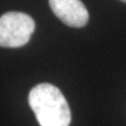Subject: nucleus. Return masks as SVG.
<instances>
[{
  "label": "nucleus",
  "mask_w": 126,
  "mask_h": 126,
  "mask_svg": "<svg viewBox=\"0 0 126 126\" xmlns=\"http://www.w3.org/2000/svg\"><path fill=\"white\" fill-rule=\"evenodd\" d=\"M34 20L21 12H7L0 16V47L19 48L31 40Z\"/></svg>",
  "instance_id": "nucleus-2"
},
{
  "label": "nucleus",
  "mask_w": 126,
  "mask_h": 126,
  "mask_svg": "<svg viewBox=\"0 0 126 126\" xmlns=\"http://www.w3.org/2000/svg\"><path fill=\"white\" fill-rule=\"evenodd\" d=\"M53 13L70 27H84L89 21V12L81 0H49Z\"/></svg>",
  "instance_id": "nucleus-3"
},
{
  "label": "nucleus",
  "mask_w": 126,
  "mask_h": 126,
  "mask_svg": "<svg viewBox=\"0 0 126 126\" xmlns=\"http://www.w3.org/2000/svg\"><path fill=\"white\" fill-rule=\"evenodd\" d=\"M28 103L40 126H69L71 113L59 88L50 83L35 85L29 92Z\"/></svg>",
  "instance_id": "nucleus-1"
},
{
  "label": "nucleus",
  "mask_w": 126,
  "mask_h": 126,
  "mask_svg": "<svg viewBox=\"0 0 126 126\" xmlns=\"http://www.w3.org/2000/svg\"><path fill=\"white\" fill-rule=\"evenodd\" d=\"M122 1H123V2H126V0H122Z\"/></svg>",
  "instance_id": "nucleus-4"
}]
</instances>
